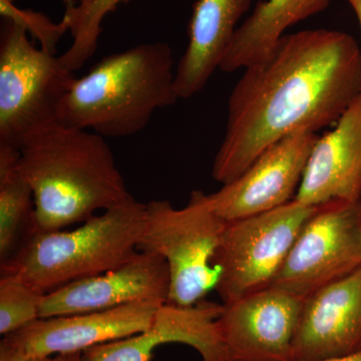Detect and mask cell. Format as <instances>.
<instances>
[{
  "mask_svg": "<svg viewBox=\"0 0 361 361\" xmlns=\"http://www.w3.org/2000/svg\"><path fill=\"white\" fill-rule=\"evenodd\" d=\"M228 101L224 139L212 177H240L266 149L298 130L329 127L361 94V51L338 30L284 35L262 61L244 68Z\"/></svg>",
  "mask_w": 361,
  "mask_h": 361,
  "instance_id": "1",
  "label": "cell"
},
{
  "mask_svg": "<svg viewBox=\"0 0 361 361\" xmlns=\"http://www.w3.org/2000/svg\"><path fill=\"white\" fill-rule=\"evenodd\" d=\"M18 166L35 198L37 231H61L128 200L106 137L59 125L21 149Z\"/></svg>",
  "mask_w": 361,
  "mask_h": 361,
  "instance_id": "2",
  "label": "cell"
},
{
  "mask_svg": "<svg viewBox=\"0 0 361 361\" xmlns=\"http://www.w3.org/2000/svg\"><path fill=\"white\" fill-rule=\"evenodd\" d=\"M174 56L165 42L135 45L77 78L59 106V125L104 137L142 132L160 109L179 99Z\"/></svg>",
  "mask_w": 361,
  "mask_h": 361,
  "instance_id": "3",
  "label": "cell"
},
{
  "mask_svg": "<svg viewBox=\"0 0 361 361\" xmlns=\"http://www.w3.org/2000/svg\"><path fill=\"white\" fill-rule=\"evenodd\" d=\"M146 204L130 197L71 231L35 233L1 274L14 273L44 294L118 267L139 252Z\"/></svg>",
  "mask_w": 361,
  "mask_h": 361,
  "instance_id": "4",
  "label": "cell"
},
{
  "mask_svg": "<svg viewBox=\"0 0 361 361\" xmlns=\"http://www.w3.org/2000/svg\"><path fill=\"white\" fill-rule=\"evenodd\" d=\"M2 18L0 147L21 151L59 125V106L77 78L56 54L35 47L23 23Z\"/></svg>",
  "mask_w": 361,
  "mask_h": 361,
  "instance_id": "5",
  "label": "cell"
},
{
  "mask_svg": "<svg viewBox=\"0 0 361 361\" xmlns=\"http://www.w3.org/2000/svg\"><path fill=\"white\" fill-rule=\"evenodd\" d=\"M225 225L202 191L192 192L182 209L168 200L146 204L139 251L158 254L167 261L169 304L192 306L216 288L219 272L212 261Z\"/></svg>",
  "mask_w": 361,
  "mask_h": 361,
  "instance_id": "6",
  "label": "cell"
},
{
  "mask_svg": "<svg viewBox=\"0 0 361 361\" xmlns=\"http://www.w3.org/2000/svg\"><path fill=\"white\" fill-rule=\"evenodd\" d=\"M318 206L293 200L268 212L226 222L213 265L223 304L272 284L306 221Z\"/></svg>",
  "mask_w": 361,
  "mask_h": 361,
  "instance_id": "7",
  "label": "cell"
},
{
  "mask_svg": "<svg viewBox=\"0 0 361 361\" xmlns=\"http://www.w3.org/2000/svg\"><path fill=\"white\" fill-rule=\"evenodd\" d=\"M360 266L361 200L330 201L306 221L270 286L305 299Z\"/></svg>",
  "mask_w": 361,
  "mask_h": 361,
  "instance_id": "8",
  "label": "cell"
},
{
  "mask_svg": "<svg viewBox=\"0 0 361 361\" xmlns=\"http://www.w3.org/2000/svg\"><path fill=\"white\" fill-rule=\"evenodd\" d=\"M311 130H298L271 145L240 177L207 194L209 205L225 222L268 212L295 198L317 141Z\"/></svg>",
  "mask_w": 361,
  "mask_h": 361,
  "instance_id": "9",
  "label": "cell"
},
{
  "mask_svg": "<svg viewBox=\"0 0 361 361\" xmlns=\"http://www.w3.org/2000/svg\"><path fill=\"white\" fill-rule=\"evenodd\" d=\"M304 299L267 287L223 304L217 319L221 339L231 361H293Z\"/></svg>",
  "mask_w": 361,
  "mask_h": 361,
  "instance_id": "10",
  "label": "cell"
},
{
  "mask_svg": "<svg viewBox=\"0 0 361 361\" xmlns=\"http://www.w3.org/2000/svg\"><path fill=\"white\" fill-rule=\"evenodd\" d=\"M163 304L144 301L113 310L39 318L4 336L0 346L44 357L82 353L148 329Z\"/></svg>",
  "mask_w": 361,
  "mask_h": 361,
  "instance_id": "11",
  "label": "cell"
},
{
  "mask_svg": "<svg viewBox=\"0 0 361 361\" xmlns=\"http://www.w3.org/2000/svg\"><path fill=\"white\" fill-rule=\"evenodd\" d=\"M170 281L165 259L139 251L115 269L44 294L40 318L113 310L144 301L168 303Z\"/></svg>",
  "mask_w": 361,
  "mask_h": 361,
  "instance_id": "12",
  "label": "cell"
},
{
  "mask_svg": "<svg viewBox=\"0 0 361 361\" xmlns=\"http://www.w3.org/2000/svg\"><path fill=\"white\" fill-rule=\"evenodd\" d=\"M223 307L205 299L192 306L163 304L148 329L92 346L80 361H151L158 346L174 342L196 349L203 361H231L217 326Z\"/></svg>",
  "mask_w": 361,
  "mask_h": 361,
  "instance_id": "13",
  "label": "cell"
},
{
  "mask_svg": "<svg viewBox=\"0 0 361 361\" xmlns=\"http://www.w3.org/2000/svg\"><path fill=\"white\" fill-rule=\"evenodd\" d=\"M361 353V266L304 299L293 361H319Z\"/></svg>",
  "mask_w": 361,
  "mask_h": 361,
  "instance_id": "14",
  "label": "cell"
},
{
  "mask_svg": "<svg viewBox=\"0 0 361 361\" xmlns=\"http://www.w3.org/2000/svg\"><path fill=\"white\" fill-rule=\"evenodd\" d=\"M294 199L307 206L361 200V94L318 137Z\"/></svg>",
  "mask_w": 361,
  "mask_h": 361,
  "instance_id": "15",
  "label": "cell"
},
{
  "mask_svg": "<svg viewBox=\"0 0 361 361\" xmlns=\"http://www.w3.org/2000/svg\"><path fill=\"white\" fill-rule=\"evenodd\" d=\"M252 0H197L189 21V42L175 73L179 99L200 92L217 68Z\"/></svg>",
  "mask_w": 361,
  "mask_h": 361,
  "instance_id": "16",
  "label": "cell"
},
{
  "mask_svg": "<svg viewBox=\"0 0 361 361\" xmlns=\"http://www.w3.org/2000/svg\"><path fill=\"white\" fill-rule=\"evenodd\" d=\"M330 0H263L238 26L219 70L225 73L246 68L265 59L292 25L322 13Z\"/></svg>",
  "mask_w": 361,
  "mask_h": 361,
  "instance_id": "17",
  "label": "cell"
},
{
  "mask_svg": "<svg viewBox=\"0 0 361 361\" xmlns=\"http://www.w3.org/2000/svg\"><path fill=\"white\" fill-rule=\"evenodd\" d=\"M20 155L0 147V269L8 267L37 233L33 191L18 166Z\"/></svg>",
  "mask_w": 361,
  "mask_h": 361,
  "instance_id": "18",
  "label": "cell"
},
{
  "mask_svg": "<svg viewBox=\"0 0 361 361\" xmlns=\"http://www.w3.org/2000/svg\"><path fill=\"white\" fill-rule=\"evenodd\" d=\"M127 0H78L77 6L66 11L63 21L73 35L70 49L59 56L68 71H77L96 52L102 23L118 4Z\"/></svg>",
  "mask_w": 361,
  "mask_h": 361,
  "instance_id": "19",
  "label": "cell"
},
{
  "mask_svg": "<svg viewBox=\"0 0 361 361\" xmlns=\"http://www.w3.org/2000/svg\"><path fill=\"white\" fill-rule=\"evenodd\" d=\"M44 294L14 273L0 278V334L9 336L40 318Z\"/></svg>",
  "mask_w": 361,
  "mask_h": 361,
  "instance_id": "20",
  "label": "cell"
},
{
  "mask_svg": "<svg viewBox=\"0 0 361 361\" xmlns=\"http://www.w3.org/2000/svg\"><path fill=\"white\" fill-rule=\"evenodd\" d=\"M14 0H0V13L2 18H13L25 26L28 32L37 37L42 49L56 54V45L61 35L68 30L66 23H52L44 14L21 11L14 6Z\"/></svg>",
  "mask_w": 361,
  "mask_h": 361,
  "instance_id": "21",
  "label": "cell"
},
{
  "mask_svg": "<svg viewBox=\"0 0 361 361\" xmlns=\"http://www.w3.org/2000/svg\"><path fill=\"white\" fill-rule=\"evenodd\" d=\"M0 361H63V355H56L54 357L26 355L13 349L0 346Z\"/></svg>",
  "mask_w": 361,
  "mask_h": 361,
  "instance_id": "22",
  "label": "cell"
},
{
  "mask_svg": "<svg viewBox=\"0 0 361 361\" xmlns=\"http://www.w3.org/2000/svg\"><path fill=\"white\" fill-rule=\"evenodd\" d=\"M345 1L348 2L349 6L355 11L356 18H357L361 28V0H345Z\"/></svg>",
  "mask_w": 361,
  "mask_h": 361,
  "instance_id": "23",
  "label": "cell"
},
{
  "mask_svg": "<svg viewBox=\"0 0 361 361\" xmlns=\"http://www.w3.org/2000/svg\"><path fill=\"white\" fill-rule=\"evenodd\" d=\"M319 361H361V353H356V355L344 356V357L330 358V360Z\"/></svg>",
  "mask_w": 361,
  "mask_h": 361,
  "instance_id": "24",
  "label": "cell"
},
{
  "mask_svg": "<svg viewBox=\"0 0 361 361\" xmlns=\"http://www.w3.org/2000/svg\"><path fill=\"white\" fill-rule=\"evenodd\" d=\"M80 355H82V353H71V355H63V361H80Z\"/></svg>",
  "mask_w": 361,
  "mask_h": 361,
  "instance_id": "25",
  "label": "cell"
},
{
  "mask_svg": "<svg viewBox=\"0 0 361 361\" xmlns=\"http://www.w3.org/2000/svg\"><path fill=\"white\" fill-rule=\"evenodd\" d=\"M63 4L66 6V11H71L77 4H75V0H63Z\"/></svg>",
  "mask_w": 361,
  "mask_h": 361,
  "instance_id": "26",
  "label": "cell"
}]
</instances>
